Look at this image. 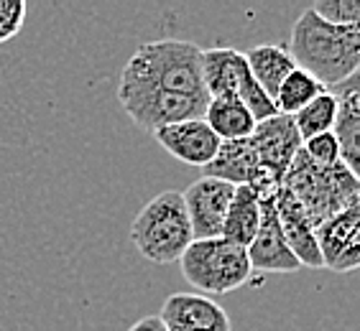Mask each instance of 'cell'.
<instances>
[{
	"label": "cell",
	"mask_w": 360,
	"mask_h": 331,
	"mask_svg": "<svg viewBox=\"0 0 360 331\" xmlns=\"http://www.w3.org/2000/svg\"><path fill=\"white\" fill-rule=\"evenodd\" d=\"M179 95L210 102L202 82V48L192 41H148L128 59L118 82L120 95Z\"/></svg>",
	"instance_id": "6da1fadb"
},
{
	"label": "cell",
	"mask_w": 360,
	"mask_h": 331,
	"mask_svg": "<svg viewBox=\"0 0 360 331\" xmlns=\"http://www.w3.org/2000/svg\"><path fill=\"white\" fill-rule=\"evenodd\" d=\"M297 69L312 74L327 92L358 74L360 26H330L307 8L291 28L289 48Z\"/></svg>",
	"instance_id": "7a4b0ae2"
},
{
	"label": "cell",
	"mask_w": 360,
	"mask_h": 331,
	"mask_svg": "<svg viewBox=\"0 0 360 331\" xmlns=\"http://www.w3.org/2000/svg\"><path fill=\"white\" fill-rule=\"evenodd\" d=\"M281 187L304 207L314 227L350 207H360V181L342 161L319 168L299 151L284 173Z\"/></svg>",
	"instance_id": "3957f363"
},
{
	"label": "cell",
	"mask_w": 360,
	"mask_h": 331,
	"mask_svg": "<svg viewBox=\"0 0 360 331\" xmlns=\"http://www.w3.org/2000/svg\"><path fill=\"white\" fill-rule=\"evenodd\" d=\"M131 242L153 265L179 262L184 250L194 242L181 191L156 194L131 224Z\"/></svg>",
	"instance_id": "277c9868"
},
{
	"label": "cell",
	"mask_w": 360,
	"mask_h": 331,
	"mask_svg": "<svg viewBox=\"0 0 360 331\" xmlns=\"http://www.w3.org/2000/svg\"><path fill=\"white\" fill-rule=\"evenodd\" d=\"M179 268L187 283L200 290V296L202 293H210V296L233 293L243 288L253 276L245 248L222 240V237L194 240L179 257Z\"/></svg>",
	"instance_id": "5b68a950"
},
{
	"label": "cell",
	"mask_w": 360,
	"mask_h": 331,
	"mask_svg": "<svg viewBox=\"0 0 360 331\" xmlns=\"http://www.w3.org/2000/svg\"><path fill=\"white\" fill-rule=\"evenodd\" d=\"M233 194H236V187L210 179V176H202L194 184H189L187 191H181L194 240H215L222 235V224L228 217Z\"/></svg>",
	"instance_id": "8992f818"
},
{
	"label": "cell",
	"mask_w": 360,
	"mask_h": 331,
	"mask_svg": "<svg viewBox=\"0 0 360 331\" xmlns=\"http://www.w3.org/2000/svg\"><path fill=\"white\" fill-rule=\"evenodd\" d=\"M317 248L322 268L353 273L360 265V207H350L322 222L317 227Z\"/></svg>",
	"instance_id": "52a82bcc"
},
{
	"label": "cell",
	"mask_w": 360,
	"mask_h": 331,
	"mask_svg": "<svg viewBox=\"0 0 360 331\" xmlns=\"http://www.w3.org/2000/svg\"><path fill=\"white\" fill-rule=\"evenodd\" d=\"M250 140L256 148L258 168L269 173L276 184H281L289 163L302 151V138L294 128V120L278 112V115L264 120V123H256V130H253Z\"/></svg>",
	"instance_id": "ba28073f"
},
{
	"label": "cell",
	"mask_w": 360,
	"mask_h": 331,
	"mask_svg": "<svg viewBox=\"0 0 360 331\" xmlns=\"http://www.w3.org/2000/svg\"><path fill=\"white\" fill-rule=\"evenodd\" d=\"M159 318L167 331H233L230 316L217 301L200 293H174L164 301Z\"/></svg>",
	"instance_id": "9c48e42d"
},
{
	"label": "cell",
	"mask_w": 360,
	"mask_h": 331,
	"mask_svg": "<svg viewBox=\"0 0 360 331\" xmlns=\"http://www.w3.org/2000/svg\"><path fill=\"white\" fill-rule=\"evenodd\" d=\"M245 252H248L250 270H261V273H297L302 270L299 260L286 245L284 232L278 227L276 209L271 199L261 201V224H258L256 237L250 240Z\"/></svg>",
	"instance_id": "30bf717a"
},
{
	"label": "cell",
	"mask_w": 360,
	"mask_h": 331,
	"mask_svg": "<svg viewBox=\"0 0 360 331\" xmlns=\"http://www.w3.org/2000/svg\"><path fill=\"white\" fill-rule=\"evenodd\" d=\"M271 201H274V209H276L278 227L284 232L286 245H289V250L299 260V265L302 268L319 270L322 268V257H319V248H317V227L307 217L304 207L284 187L278 189L276 196Z\"/></svg>",
	"instance_id": "8fae6325"
},
{
	"label": "cell",
	"mask_w": 360,
	"mask_h": 331,
	"mask_svg": "<svg viewBox=\"0 0 360 331\" xmlns=\"http://www.w3.org/2000/svg\"><path fill=\"white\" fill-rule=\"evenodd\" d=\"M153 138L169 156L187 166H197V168H205L215 158L217 148H220V138L210 130V125L205 120L167 125V128L153 133Z\"/></svg>",
	"instance_id": "7c38bea8"
},
{
	"label": "cell",
	"mask_w": 360,
	"mask_h": 331,
	"mask_svg": "<svg viewBox=\"0 0 360 331\" xmlns=\"http://www.w3.org/2000/svg\"><path fill=\"white\" fill-rule=\"evenodd\" d=\"M338 102L333 135L340 145V161L358 176L360 168V79L353 74L330 90Z\"/></svg>",
	"instance_id": "4fadbf2b"
},
{
	"label": "cell",
	"mask_w": 360,
	"mask_h": 331,
	"mask_svg": "<svg viewBox=\"0 0 360 331\" xmlns=\"http://www.w3.org/2000/svg\"><path fill=\"white\" fill-rule=\"evenodd\" d=\"M250 76L245 54L233 46L202 48V82L207 97H236Z\"/></svg>",
	"instance_id": "5bb4252c"
},
{
	"label": "cell",
	"mask_w": 360,
	"mask_h": 331,
	"mask_svg": "<svg viewBox=\"0 0 360 331\" xmlns=\"http://www.w3.org/2000/svg\"><path fill=\"white\" fill-rule=\"evenodd\" d=\"M205 176L217 181H225L230 187H248L258 173V156L253 148V140H225L217 148L215 158L210 161L205 168Z\"/></svg>",
	"instance_id": "9a60e30c"
},
{
	"label": "cell",
	"mask_w": 360,
	"mask_h": 331,
	"mask_svg": "<svg viewBox=\"0 0 360 331\" xmlns=\"http://www.w3.org/2000/svg\"><path fill=\"white\" fill-rule=\"evenodd\" d=\"M245 64H248V72L253 76V82L266 92V95L274 100L291 72L297 69V64L291 59V54L284 46H276V43H264V46H253L245 54Z\"/></svg>",
	"instance_id": "2e32d148"
},
{
	"label": "cell",
	"mask_w": 360,
	"mask_h": 331,
	"mask_svg": "<svg viewBox=\"0 0 360 331\" xmlns=\"http://www.w3.org/2000/svg\"><path fill=\"white\" fill-rule=\"evenodd\" d=\"M205 123L215 133L220 143L225 140L250 138L256 130V120L248 112V107L238 97H212L205 110Z\"/></svg>",
	"instance_id": "e0dca14e"
},
{
	"label": "cell",
	"mask_w": 360,
	"mask_h": 331,
	"mask_svg": "<svg viewBox=\"0 0 360 331\" xmlns=\"http://www.w3.org/2000/svg\"><path fill=\"white\" fill-rule=\"evenodd\" d=\"M258 224H261V196L250 187H236L220 237L248 248L258 232Z\"/></svg>",
	"instance_id": "ac0fdd59"
},
{
	"label": "cell",
	"mask_w": 360,
	"mask_h": 331,
	"mask_svg": "<svg viewBox=\"0 0 360 331\" xmlns=\"http://www.w3.org/2000/svg\"><path fill=\"white\" fill-rule=\"evenodd\" d=\"M322 92H327L322 84L314 79L312 74H307L302 69H294L289 76H286L281 87H278L276 97H274V104L281 115H297L302 107L312 102L314 97H319Z\"/></svg>",
	"instance_id": "d6986e66"
},
{
	"label": "cell",
	"mask_w": 360,
	"mask_h": 331,
	"mask_svg": "<svg viewBox=\"0 0 360 331\" xmlns=\"http://www.w3.org/2000/svg\"><path fill=\"white\" fill-rule=\"evenodd\" d=\"M335 112H338L335 95L333 92H322V95L314 97L307 107H302L297 115H291L294 128H297L302 143L309 140V138H314V135H322V133H333Z\"/></svg>",
	"instance_id": "ffe728a7"
},
{
	"label": "cell",
	"mask_w": 360,
	"mask_h": 331,
	"mask_svg": "<svg viewBox=\"0 0 360 331\" xmlns=\"http://www.w3.org/2000/svg\"><path fill=\"white\" fill-rule=\"evenodd\" d=\"M314 15L330 26H360V3L358 0H319L312 6Z\"/></svg>",
	"instance_id": "44dd1931"
},
{
	"label": "cell",
	"mask_w": 360,
	"mask_h": 331,
	"mask_svg": "<svg viewBox=\"0 0 360 331\" xmlns=\"http://www.w3.org/2000/svg\"><path fill=\"white\" fill-rule=\"evenodd\" d=\"M302 151L319 168H330V166H335L340 161V145L333 133H322V135H314V138L304 140Z\"/></svg>",
	"instance_id": "7402d4cb"
},
{
	"label": "cell",
	"mask_w": 360,
	"mask_h": 331,
	"mask_svg": "<svg viewBox=\"0 0 360 331\" xmlns=\"http://www.w3.org/2000/svg\"><path fill=\"white\" fill-rule=\"evenodd\" d=\"M28 6L23 0H0V43L11 41L23 28Z\"/></svg>",
	"instance_id": "603a6c76"
},
{
	"label": "cell",
	"mask_w": 360,
	"mask_h": 331,
	"mask_svg": "<svg viewBox=\"0 0 360 331\" xmlns=\"http://www.w3.org/2000/svg\"><path fill=\"white\" fill-rule=\"evenodd\" d=\"M128 331H167V326H164V321L159 316H146L141 321H136Z\"/></svg>",
	"instance_id": "cb8c5ba5"
}]
</instances>
